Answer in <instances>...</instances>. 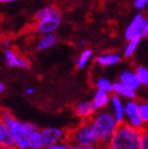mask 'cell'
<instances>
[{
  "label": "cell",
  "instance_id": "cell-14",
  "mask_svg": "<svg viewBox=\"0 0 148 149\" xmlns=\"http://www.w3.org/2000/svg\"><path fill=\"white\" fill-rule=\"evenodd\" d=\"M110 98H111L110 93L104 92L101 90H95L91 102H92L93 107L96 111H102V110H107L109 108Z\"/></svg>",
  "mask_w": 148,
  "mask_h": 149
},
{
  "label": "cell",
  "instance_id": "cell-6",
  "mask_svg": "<svg viewBox=\"0 0 148 149\" xmlns=\"http://www.w3.org/2000/svg\"><path fill=\"white\" fill-rule=\"evenodd\" d=\"M148 32V18L141 13L134 17L124 31V38L130 42L134 40H141Z\"/></svg>",
  "mask_w": 148,
  "mask_h": 149
},
{
  "label": "cell",
  "instance_id": "cell-15",
  "mask_svg": "<svg viewBox=\"0 0 148 149\" xmlns=\"http://www.w3.org/2000/svg\"><path fill=\"white\" fill-rule=\"evenodd\" d=\"M0 145L5 149L15 148V139L12 135V132L9 130L8 126L0 119Z\"/></svg>",
  "mask_w": 148,
  "mask_h": 149
},
{
  "label": "cell",
  "instance_id": "cell-8",
  "mask_svg": "<svg viewBox=\"0 0 148 149\" xmlns=\"http://www.w3.org/2000/svg\"><path fill=\"white\" fill-rule=\"evenodd\" d=\"M42 130L43 139H44L45 148L52 146L57 143L67 141V132L60 127H45Z\"/></svg>",
  "mask_w": 148,
  "mask_h": 149
},
{
  "label": "cell",
  "instance_id": "cell-31",
  "mask_svg": "<svg viewBox=\"0 0 148 149\" xmlns=\"http://www.w3.org/2000/svg\"><path fill=\"white\" fill-rule=\"evenodd\" d=\"M68 149H79V146H77V145H74V144H70V146H68Z\"/></svg>",
  "mask_w": 148,
  "mask_h": 149
},
{
  "label": "cell",
  "instance_id": "cell-33",
  "mask_svg": "<svg viewBox=\"0 0 148 149\" xmlns=\"http://www.w3.org/2000/svg\"><path fill=\"white\" fill-rule=\"evenodd\" d=\"M0 42H2V35H1V33H0Z\"/></svg>",
  "mask_w": 148,
  "mask_h": 149
},
{
  "label": "cell",
  "instance_id": "cell-2",
  "mask_svg": "<svg viewBox=\"0 0 148 149\" xmlns=\"http://www.w3.org/2000/svg\"><path fill=\"white\" fill-rule=\"evenodd\" d=\"M142 130L120 123L108 143L109 149H139Z\"/></svg>",
  "mask_w": 148,
  "mask_h": 149
},
{
  "label": "cell",
  "instance_id": "cell-13",
  "mask_svg": "<svg viewBox=\"0 0 148 149\" xmlns=\"http://www.w3.org/2000/svg\"><path fill=\"white\" fill-rule=\"evenodd\" d=\"M115 95L119 96L120 98H122L123 100H136L137 97V91L134 89L130 88V87L125 86L122 83H120L119 81L114 82L113 86V93Z\"/></svg>",
  "mask_w": 148,
  "mask_h": 149
},
{
  "label": "cell",
  "instance_id": "cell-12",
  "mask_svg": "<svg viewBox=\"0 0 148 149\" xmlns=\"http://www.w3.org/2000/svg\"><path fill=\"white\" fill-rule=\"evenodd\" d=\"M118 81L122 83L125 86L130 87V88L134 89V90H138L140 89V87L142 86L141 81H140L138 74L135 70H123L120 72L119 74V79Z\"/></svg>",
  "mask_w": 148,
  "mask_h": 149
},
{
  "label": "cell",
  "instance_id": "cell-22",
  "mask_svg": "<svg viewBox=\"0 0 148 149\" xmlns=\"http://www.w3.org/2000/svg\"><path fill=\"white\" fill-rule=\"evenodd\" d=\"M140 105V115L143 120L145 127H148V97L139 100Z\"/></svg>",
  "mask_w": 148,
  "mask_h": 149
},
{
  "label": "cell",
  "instance_id": "cell-29",
  "mask_svg": "<svg viewBox=\"0 0 148 149\" xmlns=\"http://www.w3.org/2000/svg\"><path fill=\"white\" fill-rule=\"evenodd\" d=\"M17 1H20V0H0V3H13Z\"/></svg>",
  "mask_w": 148,
  "mask_h": 149
},
{
  "label": "cell",
  "instance_id": "cell-21",
  "mask_svg": "<svg viewBox=\"0 0 148 149\" xmlns=\"http://www.w3.org/2000/svg\"><path fill=\"white\" fill-rule=\"evenodd\" d=\"M135 72H137L138 77H139L140 81H141L142 86L148 89V68L144 66V65H139L137 66Z\"/></svg>",
  "mask_w": 148,
  "mask_h": 149
},
{
  "label": "cell",
  "instance_id": "cell-10",
  "mask_svg": "<svg viewBox=\"0 0 148 149\" xmlns=\"http://www.w3.org/2000/svg\"><path fill=\"white\" fill-rule=\"evenodd\" d=\"M124 104L125 100H123L122 98L115 95V94H111L109 111L111 112L114 118L119 124L124 122Z\"/></svg>",
  "mask_w": 148,
  "mask_h": 149
},
{
  "label": "cell",
  "instance_id": "cell-34",
  "mask_svg": "<svg viewBox=\"0 0 148 149\" xmlns=\"http://www.w3.org/2000/svg\"><path fill=\"white\" fill-rule=\"evenodd\" d=\"M0 149H5V148L3 146H1V145H0Z\"/></svg>",
  "mask_w": 148,
  "mask_h": 149
},
{
  "label": "cell",
  "instance_id": "cell-24",
  "mask_svg": "<svg viewBox=\"0 0 148 149\" xmlns=\"http://www.w3.org/2000/svg\"><path fill=\"white\" fill-rule=\"evenodd\" d=\"M68 146H70V143L67 141H64V142H60L57 143V144H54L52 146L48 147L46 149H68Z\"/></svg>",
  "mask_w": 148,
  "mask_h": 149
},
{
  "label": "cell",
  "instance_id": "cell-32",
  "mask_svg": "<svg viewBox=\"0 0 148 149\" xmlns=\"http://www.w3.org/2000/svg\"><path fill=\"white\" fill-rule=\"evenodd\" d=\"M79 149H94V147H79Z\"/></svg>",
  "mask_w": 148,
  "mask_h": 149
},
{
  "label": "cell",
  "instance_id": "cell-18",
  "mask_svg": "<svg viewBox=\"0 0 148 149\" xmlns=\"http://www.w3.org/2000/svg\"><path fill=\"white\" fill-rule=\"evenodd\" d=\"M91 58H92V51L90 49H84L80 53V55L78 56V58L76 60L77 68H80V70L85 68Z\"/></svg>",
  "mask_w": 148,
  "mask_h": 149
},
{
  "label": "cell",
  "instance_id": "cell-28",
  "mask_svg": "<svg viewBox=\"0 0 148 149\" xmlns=\"http://www.w3.org/2000/svg\"><path fill=\"white\" fill-rule=\"evenodd\" d=\"M94 149H109V147H108V145H107V144H103V143H100L98 145L94 146Z\"/></svg>",
  "mask_w": 148,
  "mask_h": 149
},
{
  "label": "cell",
  "instance_id": "cell-30",
  "mask_svg": "<svg viewBox=\"0 0 148 149\" xmlns=\"http://www.w3.org/2000/svg\"><path fill=\"white\" fill-rule=\"evenodd\" d=\"M5 91V86L2 82H0V93H3Z\"/></svg>",
  "mask_w": 148,
  "mask_h": 149
},
{
  "label": "cell",
  "instance_id": "cell-35",
  "mask_svg": "<svg viewBox=\"0 0 148 149\" xmlns=\"http://www.w3.org/2000/svg\"><path fill=\"white\" fill-rule=\"evenodd\" d=\"M145 37H146V38H147V40H148V32H147V34L145 35Z\"/></svg>",
  "mask_w": 148,
  "mask_h": 149
},
{
  "label": "cell",
  "instance_id": "cell-1",
  "mask_svg": "<svg viewBox=\"0 0 148 149\" xmlns=\"http://www.w3.org/2000/svg\"><path fill=\"white\" fill-rule=\"evenodd\" d=\"M0 119L8 126L9 130L15 139L17 149H29V139L30 136L38 130L34 123L25 122L17 119L14 115L6 109L0 110Z\"/></svg>",
  "mask_w": 148,
  "mask_h": 149
},
{
  "label": "cell",
  "instance_id": "cell-25",
  "mask_svg": "<svg viewBox=\"0 0 148 149\" xmlns=\"http://www.w3.org/2000/svg\"><path fill=\"white\" fill-rule=\"evenodd\" d=\"M148 3V0H135L134 1V6L138 10H142L143 8H145L146 5Z\"/></svg>",
  "mask_w": 148,
  "mask_h": 149
},
{
  "label": "cell",
  "instance_id": "cell-5",
  "mask_svg": "<svg viewBox=\"0 0 148 149\" xmlns=\"http://www.w3.org/2000/svg\"><path fill=\"white\" fill-rule=\"evenodd\" d=\"M34 19L37 21V32L45 35L52 34L57 30L60 26L62 17L58 8L54 6H45L34 15Z\"/></svg>",
  "mask_w": 148,
  "mask_h": 149
},
{
  "label": "cell",
  "instance_id": "cell-16",
  "mask_svg": "<svg viewBox=\"0 0 148 149\" xmlns=\"http://www.w3.org/2000/svg\"><path fill=\"white\" fill-rule=\"evenodd\" d=\"M121 61V57L118 54L115 53H106L97 56L95 58V62L100 66L103 68H108L112 65H116Z\"/></svg>",
  "mask_w": 148,
  "mask_h": 149
},
{
  "label": "cell",
  "instance_id": "cell-27",
  "mask_svg": "<svg viewBox=\"0 0 148 149\" xmlns=\"http://www.w3.org/2000/svg\"><path fill=\"white\" fill-rule=\"evenodd\" d=\"M24 92H25V94H27V95H31V94L34 93V89H33L32 87H27Z\"/></svg>",
  "mask_w": 148,
  "mask_h": 149
},
{
  "label": "cell",
  "instance_id": "cell-3",
  "mask_svg": "<svg viewBox=\"0 0 148 149\" xmlns=\"http://www.w3.org/2000/svg\"><path fill=\"white\" fill-rule=\"evenodd\" d=\"M67 142L79 147H94L101 141L91 120H87L67 130Z\"/></svg>",
  "mask_w": 148,
  "mask_h": 149
},
{
  "label": "cell",
  "instance_id": "cell-26",
  "mask_svg": "<svg viewBox=\"0 0 148 149\" xmlns=\"http://www.w3.org/2000/svg\"><path fill=\"white\" fill-rule=\"evenodd\" d=\"M1 45H2V47L4 48L5 50H8V49H10V45H12V42H10V40H2Z\"/></svg>",
  "mask_w": 148,
  "mask_h": 149
},
{
  "label": "cell",
  "instance_id": "cell-11",
  "mask_svg": "<svg viewBox=\"0 0 148 149\" xmlns=\"http://www.w3.org/2000/svg\"><path fill=\"white\" fill-rule=\"evenodd\" d=\"M4 61L9 68H29L30 62L26 58L20 57L16 52L8 49L4 51Z\"/></svg>",
  "mask_w": 148,
  "mask_h": 149
},
{
  "label": "cell",
  "instance_id": "cell-7",
  "mask_svg": "<svg viewBox=\"0 0 148 149\" xmlns=\"http://www.w3.org/2000/svg\"><path fill=\"white\" fill-rule=\"evenodd\" d=\"M124 123L137 128V130H144L145 125L140 115V105L139 100H125L124 104Z\"/></svg>",
  "mask_w": 148,
  "mask_h": 149
},
{
  "label": "cell",
  "instance_id": "cell-36",
  "mask_svg": "<svg viewBox=\"0 0 148 149\" xmlns=\"http://www.w3.org/2000/svg\"><path fill=\"white\" fill-rule=\"evenodd\" d=\"M10 149H17V148H16V147H15V148H10Z\"/></svg>",
  "mask_w": 148,
  "mask_h": 149
},
{
  "label": "cell",
  "instance_id": "cell-23",
  "mask_svg": "<svg viewBox=\"0 0 148 149\" xmlns=\"http://www.w3.org/2000/svg\"><path fill=\"white\" fill-rule=\"evenodd\" d=\"M139 149H148V127H145L141 132Z\"/></svg>",
  "mask_w": 148,
  "mask_h": 149
},
{
  "label": "cell",
  "instance_id": "cell-20",
  "mask_svg": "<svg viewBox=\"0 0 148 149\" xmlns=\"http://www.w3.org/2000/svg\"><path fill=\"white\" fill-rule=\"evenodd\" d=\"M140 42H141V40H134L127 42V44L124 47V50H123V56L125 58H130V57H132L134 55L136 50L139 47Z\"/></svg>",
  "mask_w": 148,
  "mask_h": 149
},
{
  "label": "cell",
  "instance_id": "cell-4",
  "mask_svg": "<svg viewBox=\"0 0 148 149\" xmlns=\"http://www.w3.org/2000/svg\"><path fill=\"white\" fill-rule=\"evenodd\" d=\"M91 122L100 137L101 143L103 144L109 143L113 134L119 125V123L108 109L96 111V113L91 118Z\"/></svg>",
  "mask_w": 148,
  "mask_h": 149
},
{
  "label": "cell",
  "instance_id": "cell-17",
  "mask_svg": "<svg viewBox=\"0 0 148 149\" xmlns=\"http://www.w3.org/2000/svg\"><path fill=\"white\" fill-rule=\"evenodd\" d=\"M57 42V36L54 33L52 34H45L38 40L36 44V49L38 51H45L52 47H54Z\"/></svg>",
  "mask_w": 148,
  "mask_h": 149
},
{
  "label": "cell",
  "instance_id": "cell-19",
  "mask_svg": "<svg viewBox=\"0 0 148 149\" xmlns=\"http://www.w3.org/2000/svg\"><path fill=\"white\" fill-rule=\"evenodd\" d=\"M113 86L114 83L111 82L109 79L107 78H98L95 82V87H96V90L104 91L107 93H113Z\"/></svg>",
  "mask_w": 148,
  "mask_h": 149
},
{
  "label": "cell",
  "instance_id": "cell-9",
  "mask_svg": "<svg viewBox=\"0 0 148 149\" xmlns=\"http://www.w3.org/2000/svg\"><path fill=\"white\" fill-rule=\"evenodd\" d=\"M74 113L82 121H87L91 120L93 115L96 113V110L93 107L91 100H84L74 106Z\"/></svg>",
  "mask_w": 148,
  "mask_h": 149
}]
</instances>
